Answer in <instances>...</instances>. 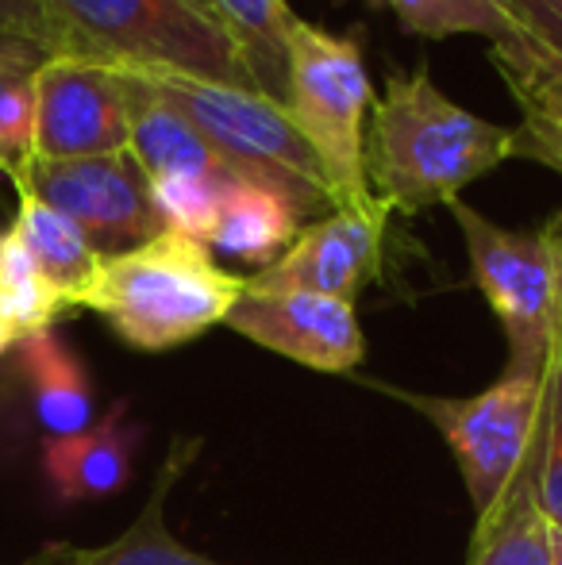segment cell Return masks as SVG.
<instances>
[{
	"label": "cell",
	"instance_id": "obj_1",
	"mask_svg": "<svg viewBox=\"0 0 562 565\" xmlns=\"http://www.w3.org/2000/svg\"><path fill=\"white\" fill-rule=\"evenodd\" d=\"M512 158V127L458 108L432 82V70L393 74L374 100L362 170L390 212H424L458 201L466 185Z\"/></svg>",
	"mask_w": 562,
	"mask_h": 565
},
{
	"label": "cell",
	"instance_id": "obj_2",
	"mask_svg": "<svg viewBox=\"0 0 562 565\" xmlns=\"http://www.w3.org/2000/svg\"><path fill=\"white\" fill-rule=\"evenodd\" d=\"M243 281L247 277L224 274L204 243L162 231L100 262L82 308L136 350H170L224 323L243 297Z\"/></svg>",
	"mask_w": 562,
	"mask_h": 565
},
{
	"label": "cell",
	"instance_id": "obj_3",
	"mask_svg": "<svg viewBox=\"0 0 562 565\" xmlns=\"http://www.w3.org/2000/svg\"><path fill=\"white\" fill-rule=\"evenodd\" d=\"M70 54L131 74H181L255 89L232 31L193 0H46Z\"/></svg>",
	"mask_w": 562,
	"mask_h": 565
},
{
	"label": "cell",
	"instance_id": "obj_4",
	"mask_svg": "<svg viewBox=\"0 0 562 565\" xmlns=\"http://www.w3.org/2000/svg\"><path fill=\"white\" fill-rule=\"evenodd\" d=\"M220 154L240 166L251 181L278 189L285 201L300 212V220L320 209L336 212L328 178L297 131L289 108L258 89H235V85L201 82L181 74H142Z\"/></svg>",
	"mask_w": 562,
	"mask_h": 565
},
{
	"label": "cell",
	"instance_id": "obj_5",
	"mask_svg": "<svg viewBox=\"0 0 562 565\" xmlns=\"http://www.w3.org/2000/svg\"><path fill=\"white\" fill-rule=\"evenodd\" d=\"M285 108L320 158L336 212L378 204L362 170V150H367L362 124L374 108V85H370L359 43L297 20L289 35Z\"/></svg>",
	"mask_w": 562,
	"mask_h": 565
},
{
	"label": "cell",
	"instance_id": "obj_6",
	"mask_svg": "<svg viewBox=\"0 0 562 565\" xmlns=\"http://www.w3.org/2000/svg\"><path fill=\"white\" fill-rule=\"evenodd\" d=\"M450 216L463 227L474 281L509 339V370L543 377L559 354V250L551 227L512 231L463 201H450Z\"/></svg>",
	"mask_w": 562,
	"mask_h": 565
},
{
	"label": "cell",
	"instance_id": "obj_7",
	"mask_svg": "<svg viewBox=\"0 0 562 565\" xmlns=\"http://www.w3.org/2000/svg\"><path fill=\"white\" fill-rule=\"evenodd\" d=\"M543 377L505 370V377H497L486 393L463 401L397 393L443 431L478 515H486L512 489L532 458L543 412Z\"/></svg>",
	"mask_w": 562,
	"mask_h": 565
},
{
	"label": "cell",
	"instance_id": "obj_8",
	"mask_svg": "<svg viewBox=\"0 0 562 565\" xmlns=\"http://www.w3.org/2000/svg\"><path fill=\"white\" fill-rule=\"evenodd\" d=\"M15 193H31L66 216L105 258L162 235V216L150 196V178L131 150L93 158H31L15 181Z\"/></svg>",
	"mask_w": 562,
	"mask_h": 565
},
{
	"label": "cell",
	"instance_id": "obj_9",
	"mask_svg": "<svg viewBox=\"0 0 562 565\" xmlns=\"http://www.w3.org/2000/svg\"><path fill=\"white\" fill-rule=\"evenodd\" d=\"M128 77L82 54H46L31 77V158L128 150Z\"/></svg>",
	"mask_w": 562,
	"mask_h": 565
},
{
	"label": "cell",
	"instance_id": "obj_10",
	"mask_svg": "<svg viewBox=\"0 0 562 565\" xmlns=\"http://www.w3.org/2000/svg\"><path fill=\"white\" fill-rule=\"evenodd\" d=\"M227 328L258 347L320 373H347L362 362L367 339L351 300L300 289H247L227 312Z\"/></svg>",
	"mask_w": 562,
	"mask_h": 565
},
{
	"label": "cell",
	"instance_id": "obj_11",
	"mask_svg": "<svg viewBox=\"0 0 562 565\" xmlns=\"http://www.w3.org/2000/svg\"><path fill=\"white\" fill-rule=\"evenodd\" d=\"M390 209L382 201L370 209H339L297 231L289 250L247 277V289H300L320 297L351 300L378 277L382 238Z\"/></svg>",
	"mask_w": 562,
	"mask_h": 565
},
{
	"label": "cell",
	"instance_id": "obj_12",
	"mask_svg": "<svg viewBox=\"0 0 562 565\" xmlns=\"http://www.w3.org/2000/svg\"><path fill=\"white\" fill-rule=\"evenodd\" d=\"M128 77V119H131V142L128 150L147 170V178H209L216 185L232 181H251L240 166H232L155 85L142 74Z\"/></svg>",
	"mask_w": 562,
	"mask_h": 565
},
{
	"label": "cell",
	"instance_id": "obj_13",
	"mask_svg": "<svg viewBox=\"0 0 562 565\" xmlns=\"http://www.w3.org/2000/svg\"><path fill=\"white\" fill-rule=\"evenodd\" d=\"M489 62L520 108L512 158H532L562 173V58L532 35H520L517 43H494Z\"/></svg>",
	"mask_w": 562,
	"mask_h": 565
},
{
	"label": "cell",
	"instance_id": "obj_14",
	"mask_svg": "<svg viewBox=\"0 0 562 565\" xmlns=\"http://www.w3.org/2000/svg\"><path fill=\"white\" fill-rule=\"evenodd\" d=\"M131 450H136V431L128 424V401H120L85 431L46 439L43 473L59 500L116 497L131 477Z\"/></svg>",
	"mask_w": 562,
	"mask_h": 565
},
{
	"label": "cell",
	"instance_id": "obj_15",
	"mask_svg": "<svg viewBox=\"0 0 562 565\" xmlns=\"http://www.w3.org/2000/svg\"><path fill=\"white\" fill-rule=\"evenodd\" d=\"M189 447L178 443L173 454L166 458L162 477H158L155 492L142 504L139 520L124 531L116 543L108 546H70V543H46L20 565H224L212 562L204 554H193L166 531V492L181 473V454Z\"/></svg>",
	"mask_w": 562,
	"mask_h": 565
},
{
	"label": "cell",
	"instance_id": "obj_16",
	"mask_svg": "<svg viewBox=\"0 0 562 565\" xmlns=\"http://www.w3.org/2000/svg\"><path fill=\"white\" fill-rule=\"evenodd\" d=\"M300 227H305L300 212L278 189L258 185V181H232L220 193V216L209 246H216L227 258L271 266L274 258L289 250Z\"/></svg>",
	"mask_w": 562,
	"mask_h": 565
},
{
	"label": "cell",
	"instance_id": "obj_17",
	"mask_svg": "<svg viewBox=\"0 0 562 565\" xmlns=\"http://www.w3.org/2000/svg\"><path fill=\"white\" fill-rule=\"evenodd\" d=\"M12 231L23 243V250L31 254L35 269L46 277V285H51L70 308H82L85 292L97 281V269H100V262H105V254L93 250L82 231L70 224L66 216H59L54 209H46V204L31 193H20V209H15Z\"/></svg>",
	"mask_w": 562,
	"mask_h": 565
},
{
	"label": "cell",
	"instance_id": "obj_18",
	"mask_svg": "<svg viewBox=\"0 0 562 565\" xmlns=\"http://www.w3.org/2000/svg\"><path fill=\"white\" fill-rule=\"evenodd\" d=\"M551 554H555V527L540 512L532 458H528L512 489L486 515H478L466 565H551Z\"/></svg>",
	"mask_w": 562,
	"mask_h": 565
},
{
	"label": "cell",
	"instance_id": "obj_19",
	"mask_svg": "<svg viewBox=\"0 0 562 565\" xmlns=\"http://www.w3.org/2000/svg\"><path fill=\"white\" fill-rule=\"evenodd\" d=\"M15 350H20L23 381L35 401V416L51 431V439L85 431L93 424V396L77 358L51 331L23 339Z\"/></svg>",
	"mask_w": 562,
	"mask_h": 565
},
{
	"label": "cell",
	"instance_id": "obj_20",
	"mask_svg": "<svg viewBox=\"0 0 562 565\" xmlns=\"http://www.w3.org/2000/svg\"><path fill=\"white\" fill-rule=\"evenodd\" d=\"M220 23L232 31L247 62L255 89L285 105L289 85V35L297 15L285 0H212Z\"/></svg>",
	"mask_w": 562,
	"mask_h": 565
},
{
	"label": "cell",
	"instance_id": "obj_21",
	"mask_svg": "<svg viewBox=\"0 0 562 565\" xmlns=\"http://www.w3.org/2000/svg\"><path fill=\"white\" fill-rule=\"evenodd\" d=\"M62 312H70V305L46 285L15 231H0V331L20 347L23 339L51 331Z\"/></svg>",
	"mask_w": 562,
	"mask_h": 565
},
{
	"label": "cell",
	"instance_id": "obj_22",
	"mask_svg": "<svg viewBox=\"0 0 562 565\" xmlns=\"http://www.w3.org/2000/svg\"><path fill=\"white\" fill-rule=\"evenodd\" d=\"M374 4H385L409 35L424 39L486 35L489 43H517L524 35L505 0H374Z\"/></svg>",
	"mask_w": 562,
	"mask_h": 565
},
{
	"label": "cell",
	"instance_id": "obj_23",
	"mask_svg": "<svg viewBox=\"0 0 562 565\" xmlns=\"http://www.w3.org/2000/svg\"><path fill=\"white\" fill-rule=\"evenodd\" d=\"M51 51L0 35V173L20 181L31 162V77Z\"/></svg>",
	"mask_w": 562,
	"mask_h": 565
},
{
	"label": "cell",
	"instance_id": "obj_24",
	"mask_svg": "<svg viewBox=\"0 0 562 565\" xmlns=\"http://www.w3.org/2000/svg\"><path fill=\"white\" fill-rule=\"evenodd\" d=\"M532 477H536V500L548 523L562 531V354L548 365L543 377V412H540V435L532 450Z\"/></svg>",
	"mask_w": 562,
	"mask_h": 565
},
{
	"label": "cell",
	"instance_id": "obj_25",
	"mask_svg": "<svg viewBox=\"0 0 562 565\" xmlns=\"http://www.w3.org/2000/svg\"><path fill=\"white\" fill-rule=\"evenodd\" d=\"M220 193L224 185L209 178H155L150 181V196H155V209L162 216L166 231H178V235L193 238V243H212V231H216L220 216Z\"/></svg>",
	"mask_w": 562,
	"mask_h": 565
},
{
	"label": "cell",
	"instance_id": "obj_26",
	"mask_svg": "<svg viewBox=\"0 0 562 565\" xmlns=\"http://www.w3.org/2000/svg\"><path fill=\"white\" fill-rule=\"evenodd\" d=\"M0 35L35 43L51 54H70V39L46 0H0Z\"/></svg>",
	"mask_w": 562,
	"mask_h": 565
},
{
	"label": "cell",
	"instance_id": "obj_27",
	"mask_svg": "<svg viewBox=\"0 0 562 565\" xmlns=\"http://www.w3.org/2000/svg\"><path fill=\"white\" fill-rule=\"evenodd\" d=\"M505 4L512 8L524 35H532L536 43L562 58V0H505Z\"/></svg>",
	"mask_w": 562,
	"mask_h": 565
},
{
	"label": "cell",
	"instance_id": "obj_28",
	"mask_svg": "<svg viewBox=\"0 0 562 565\" xmlns=\"http://www.w3.org/2000/svg\"><path fill=\"white\" fill-rule=\"evenodd\" d=\"M551 235H555V250H559V354H562V212L548 220Z\"/></svg>",
	"mask_w": 562,
	"mask_h": 565
},
{
	"label": "cell",
	"instance_id": "obj_29",
	"mask_svg": "<svg viewBox=\"0 0 562 565\" xmlns=\"http://www.w3.org/2000/svg\"><path fill=\"white\" fill-rule=\"evenodd\" d=\"M551 565H562V531H555V554H551Z\"/></svg>",
	"mask_w": 562,
	"mask_h": 565
},
{
	"label": "cell",
	"instance_id": "obj_30",
	"mask_svg": "<svg viewBox=\"0 0 562 565\" xmlns=\"http://www.w3.org/2000/svg\"><path fill=\"white\" fill-rule=\"evenodd\" d=\"M193 4H197V8H204V12L216 15V8H212V0H193ZM216 20H220V15H216Z\"/></svg>",
	"mask_w": 562,
	"mask_h": 565
},
{
	"label": "cell",
	"instance_id": "obj_31",
	"mask_svg": "<svg viewBox=\"0 0 562 565\" xmlns=\"http://www.w3.org/2000/svg\"><path fill=\"white\" fill-rule=\"evenodd\" d=\"M4 350H12V339H8L4 331H0V354H4Z\"/></svg>",
	"mask_w": 562,
	"mask_h": 565
}]
</instances>
